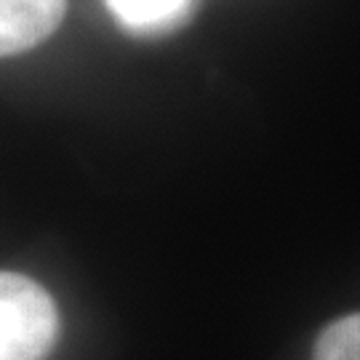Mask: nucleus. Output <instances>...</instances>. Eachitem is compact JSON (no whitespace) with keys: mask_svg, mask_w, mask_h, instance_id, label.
Returning <instances> with one entry per match:
<instances>
[{"mask_svg":"<svg viewBox=\"0 0 360 360\" xmlns=\"http://www.w3.org/2000/svg\"><path fill=\"white\" fill-rule=\"evenodd\" d=\"M104 6L131 35H163L187 22L195 0H104Z\"/></svg>","mask_w":360,"mask_h":360,"instance_id":"3","label":"nucleus"},{"mask_svg":"<svg viewBox=\"0 0 360 360\" xmlns=\"http://www.w3.org/2000/svg\"><path fill=\"white\" fill-rule=\"evenodd\" d=\"M65 13L67 0H0V59L49 40Z\"/></svg>","mask_w":360,"mask_h":360,"instance_id":"2","label":"nucleus"},{"mask_svg":"<svg viewBox=\"0 0 360 360\" xmlns=\"http://www.w3.org/2000/svg\"><path fill=\"white\" fill-rule=\"evenodd\" d=\"M312 360H360V312L326 326L315 342Z\"/></svg>","mask_w":360,"mask_h":360,"instance_id":"4","label":"nucleus"},{"mask_svg":"<svg viewBox=\"0 0 360 360\" xmlns=\"http://www.w3.org/2000/svg\"><path fill=\"white\" fill-rule=\"evenodd\" d=\"M56 339L51 294L22 272L0 270V360H49Z\"/></svg>","mask_w":360,"mask_h":360,"instance_id":"1","label":"nucleus"}]
</instances>
